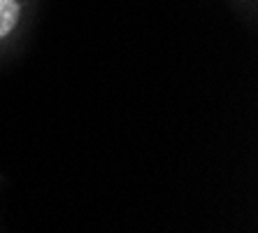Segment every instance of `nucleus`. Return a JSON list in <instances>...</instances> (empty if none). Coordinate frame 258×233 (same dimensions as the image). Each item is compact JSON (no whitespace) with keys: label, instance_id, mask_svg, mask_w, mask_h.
<instances>
[{"label":"nucleus","instance_id":"obj_1","mask_svg":"<svg viewBox=\"0 0 258 233\" xmlns=\"http://www.w3.org/2000/svg\"><path fill=\"white\" fill-rule=\"evenodd\" d=\"M19 19H21L19 0H0V40L17 28Z\"/></svg>","mask_w":258,"mask_h":233}]
</instances>
